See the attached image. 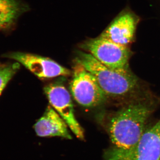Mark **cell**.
<instances>
[{
  "instance_id": "7c38bea8",
  "label": "cell",
  "mask_w": 160,
  "mask_h": 160,
  "mask_svg": "<svg viewBox=\"0 0 160 160\" xmlns=\"http://www.w3.org/2000/svg\"><path fill=\"white\" fill-rule=\"evenodd\" d=\"M159 160H160V159Z\"/></svg>"
},
{
  "instance_id": "5b68a950",
  "label": "cell",
  "mask_w": 160,
  "mask_h": 160,
  "mask_svg": "<svg viewBox=\"0 0 160 160\" xmlns=\"http://www.w3.org/2000/svg\"><path fill=\"white\" fill-rule=\"evenodd\" d=\"M73 71L70 90L78 104L83 107L92 108L105 102L107 95L91 72L77 62Z\"/></svg>"
},
{
  "instance_id": "ba28073f",
  "label": "cell",
  "mask_w": 160,
  "mask_h": 160,
  "mask_svg": "<svg viewBox=\"0 0 160 160\" xmlns=\"http://www.w3.org/2000/svg\"><path fill=\"white\" fill-rule=\"evenodd\" d=\"M69 127L51 105L47 106L42 116L36 123L34 129L40 137H58L71 139Z\"/></svg>"
},
{
  "instance_id": "3957f363",
  "label": "cell",
  "mask_w": 160,
  "mask_h": 160,
  "mask_svg": "<svg viewBox=\"0 0 160 160\" xmlns=\"http://www.w3.org/2000/svg\"><path fill=\"white\" fill-rule=\"evenodd\" d=\"M81 47L109 69L121 72L129 71L130 51L128 46L117 44L100 36L87 40Z\"/></svg>"
},
{
  "instance_id": "7a4b0ae2",
  "label": "cell",
  "mask_w": 160,
  "mask_h": 160,
  "mask_svg": "<svg viewBox=\"0 0 160 160\" xmlns=\"http://www.w3.org/2000/svg\"><path fill=\"white\" fill-rule=\"evenodd\" d=\"M76 62L94 76L107 96H124L133 91L137 86V78L130 71L121 72L109 69L90 53L78 52Z\"/></svg>"
},
{
  "instance_id": "8fae6325",
  "label": "cell",
  "mask_w": 160,
  "mask_h": 160,
  "mask_svg": "<svg viewBox=\"0 0 160 160\" xmlns=\"http://www.w3.org/2000/svg\"><path fill=\"white\" fill-rule=\"evenodd\" d=\"M20 63L16 62L0 65V95L20 68Z\"/></svg>"
},
{
  "instance_id": "6da1fadb",
  "label": "cell",
  "mask_w": 160,
  "mask_h": 160,
  "mask_svg": "<svg viewBox=\"0 0 160 160\" xmlns=\"http://www.w3.org/2000/svg\"><path fill=\"white\" fill-rule=\"evenodd\" d=\"M150 109L144 104H131L117 112L112 117L108 131L114 147L128 149L139 142L145 132Z\"/></svg>"
},
{
  "instance_id": "9c48e42d",
  "label": "cell",
  "mask_w": 160,
  "mask_h": 160,
  "mask_svg": "<svg viewBox=\"0 0 160 160\" xmlns=\"http://www.w3.org/2000/svg\"><path fill=\"white\" fill-rule=\"evenodd\" d=\"M137 21L130 13L121 15L111 23L100 36L113 42L128 46L133 39Z\"/></svg>"
},
{
  "instance_id": "277c9868",
  "label": "cell",
  "mask_w": 160,
  "mask_h": 160,
  "mask_svg": "<svg viewBox=\"0 0 160 160\" xmlns=\"http://www.w3.org/2000/svg\"><path fill=\"white\" fill-rule=\"evenodd\" d=\"M160 120L145 130L139 142L128 149L114 147L106 152V160H159Z\"/></svg>"
},
{
  "instance_id": "52a82bcc",
  "label": "cell",
  "mask_w": 160,
  "mask_h": 160,
  "mask_svg": "<svg viewBox=\"0 0 160 160\" xmlns=\"http://www.w3.org/2000/svg\"><path fill=\"white\" fill-rule=\"evenodd\" d=\"M7 58L22 64L38 77L49 78L69 76L70 70L49 58L38 55L23 52H13L7 55Z\"/></svg>"
},
{
  "instance_id": "30bf717a",
  "label": "cell",
  "mask_w": 160,
  "mask_h": 160,
  "mask_svg": "<svg viewBox=\"0 0 160 160\" xmlns=\"http://www.w3.org/2000/svg\"><path fill=\"white\" fill-rule=\"evenodd\" d=\"M24 10L17 0H0V29L10 26Z\"/></svg>"
},
{
  "instance_id": "8992f818",
  "label": "cell",
  "mask_w": 160,
  "mask_h": 160,
  "mask_svg": "<svg viewBox=\"0 0 160 160\" xmlns=\"http://www.w3.org/2000/svg\"><path fill=\"white\" fill-rule=\"evenodd\" d=\"M44 92L52 107L66 122L72 133L78 138L84 139V131L76 118L71 96L66 87L59 83H52L45 87Z\"/></svg>"
}]
</instances>
